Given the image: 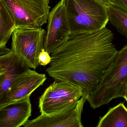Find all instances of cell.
<instances>
[{
    "label": "cell",
    "mask_w": 127,
    "mask_h": 127,
    "mask_svg": "<svg viewBox=\"0 0 127 127\" xmlns=\"http://www.w3.org/2000/svg\"><path fill=\"white\" fill-rule=\"evenodd\" d=\"M113 40V33L106 27L94 32L70 34L51 54L46 71L55 80L80 88L86 98L115 59L118 51Z\"/></svg>",
    "instance_id": "6da1fadb"
},
{
    "label": "cell",
    "mask_w": 127,
    "mask_h": 127,
    "mask_svg": "<svg viewBox=\"0 0 127 127\" xmlns=\"http://www.w3.org/2000/svg\"><path fill=\"white\" fill-rule=\"evenodd\" d=\"M127 81V45L118 51L101 81L86 98L93 108L107 104L113 99L124 97Z\"/></svg>",
    "instance_id": "7a4b0ae2"
},
{
    "label": "cell",
    "mask_w": 127,
    "mask_h": 127,
    "mask_svg": "<svg viewBox=\"0 0 127 127\" xmlns=\"http://www.w3.org/2000/svg\"><path fill=\"white\" fill-rule=\"evenodd\" d=\"M70 34L88 33L105 28L107 8L96 0H63Z\"/></svg>",
    "instance_id": "3957f363"
},
{
    "label": "cell",
    "mask_w": 127,
    "mask_h": 127,
    "mask_svg": "<svg viewBox=\"0 0 127 127\" xmlns=\"http://www.w3.org/2000/svg\"><path fill=\"white\" fill-rule=\"evenodd\" d=\"M46 32L41 27H17L13 32L11 51L29 68L35 69L39 65Z\"/></svg>",
    "instance_id": "277c9868"
},
{
    "label": "cell",
    "mask_w": 127,
    "mask_h": 127,
    "mask_svg": "<svg viewBox=\"0 0 127 127\" xmlns=\"http://www.w3.org/2000/svg\"><path fill=\"white\" fill-rule=\"evenodd\" d=\"M15 19L16 28L41 27L46 23L50 7L49 0H0Z\"/></svg>",
    "instance_id": "5b68a950"
},
{
    "label": "cell",
    "mask_w": 127,
    "mask_h": 127,
    "mask_svg": "<svg viewBox=\"0 0 127 127\" xmlns=\"http://www.w3.org/2000/svg\"><path fill=\"white\" fill-rule=\"evenodd\" d=\"M82 94V90L79 87L55 80L39 98L40 112L48 114L59 110L79 100Z\"/></svg>",
    "instance_id": "8992f818"
},
{
    "label": "cell",
    "mask_w": 127,
    "mask_h": 127,
    "mask_svg": "<svg viewBox=\"0 0 127 127\" xmlns=\"http://www.w3.org/2000/svg\"><path fill=\"white\" fill-rule=\"evenodd\" d=\"M86 99L82 96L77 101L48 114H41L28 120L24 127H83L81 114Z\"/></svg>",
    "instance_id": "52a82bcc"
},
{
    "label": "cell",
    "mask_w": 127,
    "mask_h": 127,
    "mask_svg": "<svg viewBox=\"0 0 127 127\" xmlns=\"http://www.w3.org/2000/svg\"><path fill=\"white\" fill-rule=\"evenodd\" d=\"M70 34L63 0L52 9L49 14L44 48L52 53L67 40Z\"/></svg>",
    "instance_id": "ba28073f"
},
{
    "label": "cell",
    "mask_w": 127,
    "mask_h": 127,
    "mask_svg": "<svg viewBox=\"0 0 127 127\" xmlns=\"http://www.w3.org/2000/svg\"><path fill=\"white\" fill-rule=\"evenodd\" d=\"M46 79V74L29 68L15 79L5 95L0 98V106L30 97Z\"/></svg>",
    "instance_id": "9c48e42d"
},
{
    "label": "cell",
    "mask_w": 127,
    "mask_h": 127,
    "mask_svg": "<svg viewBox=\"0 0 127 127\" xmlns=\"http://www.w3.org/2000/svg\"><path fill=\"white\" fill-rule=\"evenodd\" d=\"M30 97L0 106V127L23 126L32 115Z\"/></svg>",
    "instance_id": "30bf717a"
},
{
    "label": "cell",
    "mask_w": 127,
    "mask_h": 127,
    "mask_svg": "<svg viewBox=\"0 0 127 127\" xmlns=\"http://www.w3.org/2000/svg\"><path fill=\"white\" fill-rule=\"evenodd\" d=\"M29 68L11 50L0 57V98L5 95L15 79Z\"/></svg>",
    "instance_id": "8fae6325"
},
{
    "label": "cell",
    "mask_w": 127,
    "mask_h": 127,
    "mask_svg": "<svg viewBox=\"0 0 127 127\" xmlns=\"http://www.w3.org/2000/svg\"><path fill=\"white\" fill-rule=\"evenodd\" d=\"M97 127H127V108L124 104L110 109L107 113L100 118Z\"/></svg>",
    "instance_id": "7c38bea8"
},
{
    "label": "cell",
    "mask_w": 127,
    "mask_h": 127,
    "mask_svg": "<svg viewBox=\"0 0 127 127\" xmlns=\"http://www.w3.org/2000/svg\"><path fill=\"white\" fill-rule=\"evenodd\" d=\"M16 28L14 17L3 3L0 1V47L6 46Z\"/></svg>",
    "instance_id": "4fadbf2b"
},
{
    "label": "cell",
    "mask_w": 127,
    "mask_h": 127,
    "mask_svg": "<svg viewBox=\"0 0 127 127\" xmlns=\"http://www.w3.org/2000/svg\"><path fill=\"white\" fill-rule=\"evenodd\" d=\"M107 8L109 22L127 39V13L113 5Z\"/></svg>",
    "instance_id": "5bb4252c"
},
{
    "label": "cell",
    "mask_w": 127,
    "mask_h": 127,
    "mask_svg": "<svg viewBox=\"0 0 127 127\" xmlns=\"http://www.w3.org/2000/svg\"><path fill=\"white\" fill-rule=\"evenodd\" d=\"M49 53L43 48L41 51L38 58L39 65L46 66L51 63L52 57L50 56Z\"/></svg>",
    "instance_id": "9a60e30c"
},
{
    "label": "cell",
    "mask_w": 127,
    "mask_h": 127,
    "mask_svg": "<svg viewBox=\"0 0 127 127\" xmlns=\"http://www.w3.org/2000/svg\"><path fill=\"white\" fill-rule=\"evenodd\" d=\"M113 6L127 13V0H114Z\"/></svg>",
    "instance_id": "2e32d148"
},
{
    "label": "cell",
    "mask_w": 127,
    "mask_h": 127,
    "mask_svg": "<svg viewBox=\"0 0 127 127\" xmlns=\"http://www.w3.org/2000/svg\"><path fill=\"white\" fill-rule=\"evenodd\" d=\"M106 8L113 5L114 0H96Z\"/></svg>",
    "instance_id": "e0dca14e"
},
{
    "label": "cell",
    "mask_w": 127,
    "mask_h": 127,
    "mask_svg": "<svg viewBox=\"0 0 127 127\" xmlns=\"http://www.w3.org/2000/svg\"><path fill=\"white\" fill-rule=\"evenodd\" d=\"M11 50L8 49L6 46L0 47V57L5 55L11 52Z\"/></svg>",
    "instance_id": "ac0fdd59"
},
{
    "label": "cell",
    "mask_w": 127,
    "mask_h": 127,
    "mask_svg": "<svg viewBox=\"0 0 127 127\" xmlns=\"http://www.w3.org/2000/svg\"><path fill=\"white\" fill-rule=\"evenodd\" d=\"M123 98L125 99L126 101L127 102V81L126 85L125 90V94H124V96Z\"/></svg>",
    "instance_id": "d6986e66"
}]
</instances>
